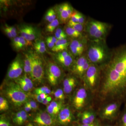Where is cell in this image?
Masks as SVG:
<instances>
[{
  "instance_id": "1",
  "label": "cell",
  "mask_w": 126,
  "mask_h": 126,
  "mask_svg": "<svg viewBox=\"0 0 126 126\" xmlns=\"http://www.w3.org/2000/svg\"><path fill=\"white\" fill-rule=\"evenodd\" d=\"M99 66L95 99L101 105L115 101L126 103V43L111 49L108 61Z\"/></svg>"
},
{
  "instance_id": "2",
  "label": "cell",
  "mask_w": 126,
  "mask_h": 126,
  "mask_svg": "<svg viewBox=\"0 0 126 126\" xmlns=\"http://www.w3.org/2000/svg\"><path fill=\"white\" fill-rule=\"evenodd\" d=\"M111 49L106 43V40H89L86 54L92 64L101 66L107 63L110 59Z\"/></svg>"
},
{
  "instance_id": "3",
  "label": "cell",
  "mask_w": 126,
  "mask_h": 126,
  "mask_svg": "<svg viewBox=\"0 0 126 126\" xmlns=\"http://www.w3.org/2000/svg\"><path fill=\"white\" fill-rule=\"evenodd\" d=\"M2 94L15 107H19L29 99L28 93L25 92L15 82L6 83L1 89Z\"/></svg>"
},
{
  "instance_id": "4",
  "label": "cell",
  "mask_w": 126,
  "mask_h": 126,
  "mask_svg": "<svg viewBox=\"0 0 126 126\" xmlns=\"http://www.w3.org/2000/svg\"><path fill=\"white\" fill-rule=\"evenodd\" d=\"M112 27L109 23L88 18L84 33L89 40H106Z\"/></svg>"
},
{
  "instance_id": "5",
  "label": "cell",
  "mask_w": 126,
  "mask_h": 126,
  "mask_svg": "<svg viewBox=\"0 0 126 126\" xmlns=\"http://www.w3.org/2000/svg\"><path fill=\"white\" fill-rule=\"evenodd\" d=\"M29 58L32 67L31 79L38 84L43 82L45 78V61L40 55L33 50H29L27 53Z\"/></svg>"
},
{
  "instance_id": "6",
  "label": "cell",
  "mask_w": 126,
  "mask_h": 126,
  "mask_svg": "<svg viewBox=\"0 0 126 126\" xmlns=\"http://www.w3.org/2000/svg\"><path fill=\"white\" fill-rule=\"evenodd\" d=\"M122 104L115 101L101 105L97 113L99 120L102 122H107L109 123L116 121L121 113L120 109Z\"/></svg>"
},
{
  "instance_id": "7",
  "label": "cell",
  "mask_w": 126,
  "mask_h": 126,
  "mask_svg": "<svg viewBox=\"0 0 126 126\" xmlns=\"http://www.w3.org/2000/svg\"><path fill=\"white\" fill-rule=\"evenodd\" d=\"M94 96L83 84L77 88L72 99V104L75 109L79 111L89 108Z\"/></svg>"
},
{
  "instance_id": "8",
  "label": "cell",
  "mask_w": 126,
  "mask_h": 126,
  "mask_svg": "<svg viewBox=\"0 0 126 126\" xmlns=\"http://www.w3.org/2000/svg\"><path fill=\"white\" fill-rule=\"evenodd\" d=\"M45 77L50 85L55 86L63 79L64 70L52 59H45Z\"/></svg>"
},
{
  "instance_id": "9",
  "label": "cell",
  "mask_w": 126,
  "mask_h": 126,
  "mask_svg": "<svg viewBox=\"0 0 126 126\" xmlns=\"http://www.w3.org/2000/svg\"><path fill=\"white\" fill-rule=\"evenodd\" d=\"M100 79V66L91 63L82 81L94 97L99 86Z\"/></svg>"
},
{
  "instance_id": "10",
  "label": "cell",
  "mask_w": 126,
  "mask_h": 126,
  "mask_svg": "<svg viewBox=\"0 0 126 126\" xmlns=\"http://www.w3.org/2000/svg\"><path fill=\"white\" fill-rule=\"evenodd\" d=\"M86 53L75 59L69 72L82 81L83 78L91 64Z\"/></svg>"
},
{
  "instance_id": "11",
  "label": "cell",
  "mask_w": 126,
  "mask_h": 126,
  "mask_svg": "<svg viewBox=\"0 0 126 126\" xmlns=\"http://www.w3.org/2000/svg\"><path fill=\"white\" fill-rule=\"evenodd\" d=\"M88 40L87 36L84 33L79 38L71 39L68 50L77 59L86 53Z\"/></svg>"
},
{
  "instance_id": "12",
  "label": "cell",
  "mask_w": 126,
  "mask_h": 126,
  "mask_svg": "<svg viewBox=\"0 0 126 126\" xmlns=\"http://www.w3.org/2000/svg\"><path fill=\"white\" fill-rule=\"evenodd\" d=\"M53 55V59L63 70L69 71L76 59L68 50Z\"/></svg>"
},
{
  "instance_id": "13",
  "label": "cell",
  "mask_w": 126,
  "mask_h": 126,
  "mask_svg": "<svg viewBox=\"0 0 126 126\" xmlns=\"http://www.w3.org/2000/svg\"><path fill=\"white\" fill-rule=\"evenodd\" d=\"M23 70V59L18 54L10 64L7 71V78L10 80H15L21 77Z\"/></svg>"
},
{
  "instance_id": "14",
  "label": "cell",
  "mask_w": 126,
  "mask_h": 126,
  "mask_svg": "<svg viewBox=\"0 0 126 126\" xmlns=\"http://www.w3.org/2000/svg\"><path fill=\"white\" fill-rule=\"evenodd\" d=\"M75 117L71 107L63 106L56 118L57 125L59 126H70L75 122Z\"/></svg>"
},
{
  "instance_id": "15",
  "label": "cell",
  "mask_w": 126,
  "mask_h": 126,
  "mask_svg": "<svg viewBox=\"0 0 126 126\" xmlns=\"http://www.w3.org/2000/svg\"><path fill=\"white\" fill-rule=\"evenodd\" d=\"M35 126H56V119L47 112L40 111L35 115L32 123Z\"/></svg>"
},
{
  "instance_id": "16",
  "label": "cell",
  "mask_w": 126,
  "mask_h": 126,
  "mask_svg": "<svg viewBox=\"0 0 126 126\" xmlns=\"http://www.w3.org/2000/svg\"><path fill=\"white\" fill-rule=\"evenodd\" d=\"M55 10L60 22L63 24L67 23L75 11L72 5L68 2L59 5Z\"/></svg>"
},
{
  "instance_id": "17",
  "label": "cell",
  "mask_w": 126,
  "mask_h": 126,
  "mask_svg": "<svg viewBox=\"0 0 126 126\" xmlns=\"http://www.w3.org/2000/svg\"><path fill=\"white\" fill-rule=\"evenodd\" d=\"M79 122L81 124H92L97 119V113L92 109L88 108L81 111L79 115Z\"/></svg>"
},
{
  "instance_id": "18",
  "label": "cell",
  "mask_w": 126,
  "mask_h": 126,
  "mask_svg": "<svg viewBox=\"0 0 126 126\" xmlns=\"http://www.w3.org/2000/svg\"><path fill=\"white\" fill-rule=\"evenodd\" d=\"M21 36L24 38L29 42L36 40L38 36V33L34 27L32 26L24 25L20 26L19 28Z\"/></svg>"
},
{
  "instance_id": "19",
  "label": "cell",
  "mask_w": 126,
  "mask_h": 126,
  "mask_svg": "<svg viewBox=\"0 0 126 126\" xmlns=\"http://www.w3.org/2000/svg\"><path fill=\"white\" fill-rule=\"evenodd\" d=\"M78 78L70 74L64 77L63 81V90L65 94L72 93L79 84Z\"/></svg>"
},
{
  "instance_id": "20",
  "label": "cell",
  "mask_w": 126,
  "mask_h": 126,
  "mask_svg": "<svg viewBox=\"0 0 126 126\" xmlns=\"http://www.w3.org/2000/svg\"><path fill=\"white\" fill-rule=\"evenodd\" d=\"M71 40L70 38L58 40L51 50L54 53H57L67 50Z\"/></svg>"
},
{
  "instance_id": "21",
  "label": "cell",
  "mask_w": 126,
  "mask_h": 126,
  "mask_svg": "<svg viewBox=\"0 0 126 126\" xmlns=\"http://www.w3.org/2000/svg\"><path fill=\"white\" fill-rule=\"evenodd\" d=\"M33 47L35 51L39 54H43L46 51V45L44 41L37 39L33 43Z\"/></svg>"
},
{
  "instance_id": "22",
  "label": "cell",
  "mask_w": 126,
  "mask_h": 126,
  "mask_svg": "<svg viewBox=\"0 0 126 126\" xmlns=\"http://www.w3.org/2000/svg\"><path fill=\"white\" fill-rule=\"evenodd\" d=\"M63 30L68 37L72 39L78 38L84 34V33L77 31L73 28L67 24L64 26Z\"/></svg>"
},
{
  "instance_id": "23",
  "label": "cell",
  "mask_w": 126,
  "mask_h": 126,
  "mask_svg": "<svg viewBox=\"0 0 126 126\" xmlns=\"http://www.w3.org/2000/svg\"><path fill=\"white\" fill-rule=\"evenodd\" d=\"M24 61V71L25 74L29 75L31 77L32 67L31 63L27 54H25L24 58L23 59Z\"/></svg>"
},
{
  "instance_id": "24",
  "label": "cell",
  "mask_w": 126,
  "mask_h": 126,
  "mask_svg": "<svg viewBox=\"0 0 126 126\" xmlns=\"http://www.w3.org/2000/svg\"><path fill=\"white\" fill-rule=\"evenodd\" d=\"M116 121V126H126V103H125L124 109Z\"/></svg>"
},
{
  "instance_id": "25",
  "label": "cell",
  "mask_w": 126,
  "mask_h": 126,
  "mask_svg": "<svg viewBox=\"0 0 126 126\" xmlns=\"http://www.w3.org/2000/svg\"><path fill=\"white\" fill-rule=\"evenodd\" d=\"M57 18L56 12L53 8H51L48 10L45 16V20L49 23H51Z\"/></svg>"
},
{
  "instance_id": "26",
  "label": "cell",
  "mask_w": 126,
  "mask_h": 126,
  "mask_svg": "<svg viewBox=\"0 0 126 126\" xmlns=\"http://www.w3.org/2000/svg\"><path fill=\"white\" fill-rule=\"evenodd\" d=\"M66 24L73 28L79 32L82 33H84L85 24H82L79 23H75L70 21H69Z\"/></svg>"
},
{
  "instance_id": "27",
  "label": "cell",
  "mask_w": 126,
  "mask_h": 126,
  "mask_svg": "<svg viewBox=\"0 0 126 126\" xmlns=\"http://www.w3.org/2000/svg\"><path fill=\"white\" fill-rule=\"evenodd\" d=\"M60 22L58 18H56L51 23H49L46 29V31L47 33H53L55 30H56L59 26Z\"/></svg>"
},
{
  "instance_id": "28",
  "label": "cell",
  "mask_w": 126,
  "mask_h": 126,
  "mask_svg": "<svg viewBox=\"0 0 126 126\" xmlns=\"http://www.w3.org/2000/svg\"><path fill=\"white\" fill-rule=\"evenodd\" d=\"M15 81L24 92L28 93L31 91L22 76L15 80Z\"/></svg>"
},
{
  "instance_id": "29",
  "label": "cell",
  "mask_w": 126,
  "mask_h": 126,
  "mask_svg": "<svg viewBox=\"0 0 126 126\" xmlns=\"http://www.w3.org/2000/svg\"><path fill=\"white\" fill-rule=\"evenodd\" d=\"M31 44V42H29V41H27L24 38L20 36L19 43H18V45L16 48V49L18 50H20L23 49L26 46H30Z\"/></svg>"
},
{
  "instance_id": "30",
  "label": "cell",
  "mask_w": 126,
  "mask_h": 126,
  "mask_svg": "<svg viewBox=\"0 0 126 126\" xmlns=\"http://www.w3.org/2000/svg\"><path fill=\"white\" fill-rule=\"evenodd\" d=\"M56 99L59 101L63 102L65 99V94L63 90L61 89H58L53 93Z\"/></svg>"
},
{
  "instance_id": "31",
  "label": "cell",
  "mask_w": 126,
  "mask_h": 126,
  "mask_svg": "<svg viewBox=\"0 0 126 126\" xmlns=\"http://www.w3.org/2000/svg\"><path fill=\"white\" fill-rule=\"evenodd\" d=\"M9 109L8 101L5 97L1 96L0 97V111L1 112L5 111Z\"/></svg>"
},
{
  "instance_id": "32",
  "label": "cell",
  "mask_w": 126,
  "mask_h": 126,
  "mask_svg": "<svg viewBox=\"0 0 126 126\" xmlns=\"http://www.w3.org/2000/svg\"><path fill=\"white\" fill-rule=\"evenodd\" d=\"M0 126H12L10 118L6 115L3 114L0 115Z\"/></svg>"
},
{
  "instance_id": "33",
  "label": "cell",
  "mask_w": 126,
  "mask_h": 126,
  "mask_svg": "<svg viewBox=\"0 0 126 126\" xmlns=\"http://www.w3.org/2000/svg\"><path fill=\"white\" fill-rule=\"evenodd\" d=\"M63 102L59 101H53L50 103L49 105L53 108L56 111L59 113L63 106Z\"/></svg>"
},
{
  "instance_id": "34",
  "label": "cell",
  "mask_w": 126,
  "mask_h": 126,
  "mask_svg": "<svg viewBox=\"0 0 126 126\" xmlns=\"http://www.w3.org/2000/svg\"><path fill=\"white\" fill-rule=\"evenodd\" d=\"M21 117V113L20 111L14 114L12 117V121L14 124L16 126H20Z\"/></svg>"
},
{
  "instance_id": "35",
  "label": "cell",
  "mask_w": 126,
  "mask_h": 126,
  "mask_svg": "<svg viewBox=\"0 0 126 126\" xmlns=\"http://www.w3.org/2000/svg\"><path fill=\"white\" fill-rule=\"evenodd\" d=\"M102 123H103L99 119H97L96 121L92 124H83L77 122L73 125L74 126H102Z\"/></svg>"
},
{
  "instance_id": "36",
  "label": "cell",
  "mask_w": 126,
  "mask_h": 126,
  "mask_svg": "<svg viewBox=\"0 0 126 126\" xmlns=\"http://www.w3.org/2000/svg\"><path fill=\"white\" fill-rule=\"evenodd\" d=\"M46 110H47V112L49 115H51L52 117L56 119V118H57V116L58 115L59 113L56 111V110L49 104L47 106V108H46Z\"/></svg>"
},
{
  "instance_id": "37",
  "label": "cell",
  "mask_w": 126,
  "mask_h": 126,
  "mask_svg": "<svg viewBox=\"0 0 126 126\" xmlns=\"http://www.w3.org/2000/svg\"><path fill=\"white\" fill-rule=\"evenodd\" d=\"M24 80L25 81L27 86L29 88L30 90H31L33 88L34 85L31 79L29 78L27 75L25 74L22 76Z\"/></svg>"
},
{
  "instance_id": "38",
  "label": "cell",
  "mask_w": 126,
  "mask_h": 126,
  "mask_svg": "<svg viewBox=\"0 0 126 126\" xmlns=\"http://www.w3.org/2000/svg\"><path fill=\"white\" fill-rule=\"evenodd\" d=\"M20 111L21 115L20 122V126H21L27 122L29 116L28 114H27V112L24 110H21Z\"/></svg>"
},
{
  "instance_id": "39",
  "label": "cell",
  "mask_w": 126,
  "mask_h": 126,
  "mask_svg": "<svg viewBox=\"0 0 126 126\" xmlns=\"http://www.w3.org/2000/svg\"><path fill=\"white\" fill-rule=\"evenodd\" d=\"M78 23L82 24H85L87 19L86 16L82 13L79 12H78Z\"/></svg>"
},
{
  "instance_id": "40",
  "label": "cell",
  "mask_w": 126,
  "mask_h": 126,
  "mask_svg": "<svg viewBox=\"0 0 126 126\" xmlns=\"http://www.w3.org/2000/svg\"><path fill=\"white\" fill-rule=\"evenodd\" d=\"M48 87L44 86L35 89L34 90V94H40L45 93L46 90L48 88Z\"/></svg>"
},
{
  "instance_id": "41",
  "label": "cell",
  "mask_w": 126,
  "mask_h": 126,
  "mask_svg": "<svg viewBox=\"0 0 126 126\" xmlns=\"http://www.w3.org/2000/svg\"><path fill=\"white\" fill-rule=\"evenodd\" d=\"M5 25L7 26V28L10 30L12 36H13V39L16 37L17 36V31H16V30L15 27H14V26H10L8 25L7 24Z\"/></svg>"
},
{
  "instance_id": "42",
  "label": "cell",
  "mask_w": 126,
  "mask_h": 126,
  "mask_svg": "<svg viewBox=\"0 0 126 126\" xmlns=\"http://www.w3.org/2000/svg\"><path fill=\"white\" fill-rule=\"evenodd\" d=\"M27 102L29 104L32 110L36 111L38 109V104L35 101L29 99Z\"/></svg>"
},
{
  "instance_id": "43",
  "label": "cell",
  "mask_w": 126,
  "mask_h": 126,
  "mask_svg": "<svg viewBox=\"0 0 126 126\" xmlns=\"http://www.w3.org/2000/svg\"><path fill=\"white\" fill-rule=\"evenodd\" d=\"M78 12L77 11H74V12L71 16V18L69 21H72V22H75V23H78Z\"/></svg>"
},
{
  "instance_id": "44",
  "label": "cell",
  "mask_w": 126,
  "mask_h": 126,
  "mask_svg": "<svg viewBox=\"0 0 126 126\" xmlns=\"http://www.w3.org/2000/svg\"><path fill=\"white\" fill-rule=\"evenodd\" d=\"M3 30H4L5 33L6 34V35L10 39H13V36H12V34L11 33L10 30L7 28V26L5 25V26L4 27Z\"/></svg>"
},
{
  "instance_id": "45",
  "label": "cell",
  "mask_w": 126,
  "mask_h": 126,
  "mask_svg": "<svg viewBox=\"0 0 126 126\" xmlns=\"http://www.w3.org/2000/svg\"><path fill=\"white\" fill-rule=\"evenodd\" d=\"M20 36H16V38L13 39V42H12V46L14 48L16 49V47L19 43V40Z\"/></svg>"
},
{
  "instance_id": "46",
  "label": "cell",
  "mask_w": 126,
  "mask_h": 126,
  "mask_svg": "<svg viewBox=\"0 0 126 126\" xmlns=\"http://www.w3.org/2000/svg\"><path fill=\"white\" fill-rule=\"evenodd\" d=\"M32 97L36 100L37 102L39 103H42L43 100V99L41 97L40 94H32Z\"/></svg>"
},
{
  "instance_id": "47",
  "label": "cell",
  "mask_w": 126,
  "mask_h": 126,
  "mask_svg": "<svg viewBox=\"0 0 126 126\" xmlns=\"http://www.w3.org/2000/svg\"><path fill=\"white\" fill-rule=\"evenodd\" d=\"M46 43L47 46L51 49H52V48L54 47L55 45V44L53 43L48 37L46 39Z\"/></svg>"
},
{
  "instance_id": "48",
  "label": "cell",
  "mask_w": 126,
  "mask_h": 126,
  "mask_svg": "<svg viewBox=\"0 0 126 126\" xmlns=\"http://www.w3.org/2000/svg\"><path fill=\"white\" fill-rule=\"evenodd\" d=\"M32 110L31 107L28 102L24 104V110L26 112H28Z\"/></svg>"
},
{
  "instance_id": "49",
  "label": "cell",
  "mask_w": 126,
  "mask_h": 126,
  "mask_svg": "<svg viewBox=\"0 0 126 126\" xmlns=\"http://www.w3.org/2000/svg\"><path fill=\"white\" fill-rule=\"evenodd\" d=\"M52 100V98L50 96H48L46 99L43 100L42 103L44 105H46L49 103Z\"/></svg>"
},
{
  "instance_id": "50",
  "label": "cell",
  "mask_w": 126,
  "mask_h": 126,
  "mask_svg": "<svg viewBox=\"0 0 126 126\" xmlns=\"http://www.w3.org/2000/svg\"><path fill=\"white\" fill-rule=\"evenodd\" d=\"M48 38L54 44H56L57 41H58V40L55 37V36H49L48 37Z\"/></svg>"
},
{
  "instance_id": "51",
  "label": "cell",
  "mask_w": 126,
  "mask_h": 126,
  "mask_svg": "<svg viewBox=\"0 0 126 126\" xmlns=\"http://www.w3.org/2000/svg\"><path fill=\"white\" fill-rule=\"evenodd\" d=\"M40 96L41 98L43 99V100H44V99H46V98L48 96V94H46L44 93L40 94Z\"/></svg>"
},
{
  "instance_id": "52",
  "label": "cell",
  "mask_w": 126,
  "mask_h": 126,
  "mask_svg": "<svg viewBox=\"0 0 126 126\" xmlns=\"http://www.w3.org/2000/svg\"><path fill=\"white\" fill-rule=\"evenodd\" d=\"M51 93V91L50 90V89L49 88H48L46 89V90L45 93L46 94H50Z\"/></svg>"
},
{
  "instance_id": "53",
  "label": "cell",
  "mask_w": 126,
  "mask_h": 126,
  "mask_svg": "<svg viewBox=\"0 0 126 126\" xmlns=\"http://www.w3.org/2000/svg\"><path fill=\"white\" fill-rule=\"evenodd\" d=\"M102 126H113V125H112L110 123H102Z\"/></svg>"
},
{
  "instance_id": "54",
  "label": "cell",
  "mask_w": 126,
  "mask_h": 126,
  "mask_svg": "<svg viewBox=\"0 0 126 126\" xmlns=\"http://www.w3.org/2000/svg\"><path fill=\"white\" fill-rule=\"evenodd\" d=\"M26 126H35L34 125L33 123H27V124H26Z\"/></svg>"
},
{
  "instance_id": "55",
  "label": "cell",
  "mask_w": 126,
  "mask_h": 126,
  "mask_svg": "<svg viewBox=\"0 0 126 126\" xmlns=\"http://www.w3.org/2000/svg\"><path fill=\"white\" fill-rule=\"evenodd\" d=\"M74 126V125H73V126Z\"/></svg>"
}]
</instances>
